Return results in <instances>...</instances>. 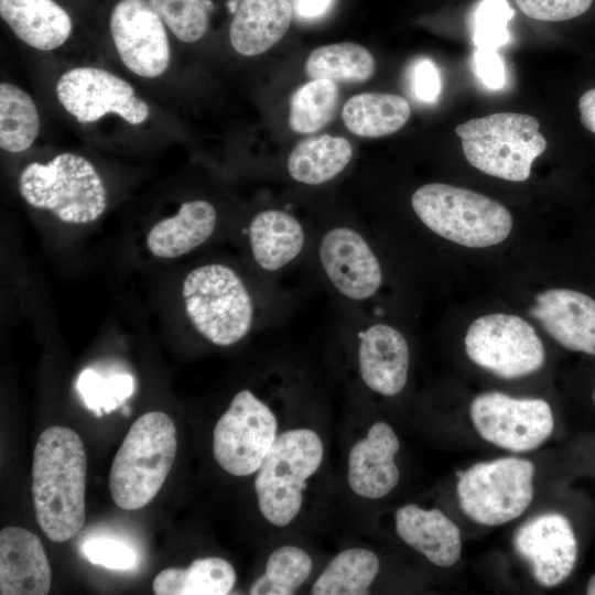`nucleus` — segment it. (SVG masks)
Masks as SVG:
<instances>
[{
	"instance_id": "1",
	"label": "nucleus",
	"mask_w": 595,
	"mask_h": 595,
	"mask_svg": "<svg viewBox=\"0 0 595 595\" xmlns=\"http://www.w3.org/2000/svg\"><path fill=\"white\" fill-rule=\"evenodd\" d=\"M86 452L80 436L53 425L33 453L32 497L40 528L53 542L78 533L85 521Z\"/></svg>"
},
{
	"instance_id": "2",
	"label": "nucleus",
	"mask_w": 595,
	"mask_h": 595,
	"mask_svg": "<svg viewBox=\"0 0 595 595\" xmlns=\"http://www.w3.org/2000/svg\"><path fill=\"white\" fill-rule=\"evenodd\" d=\"M177 450L171 418L151 411L129 429L112 461L109 490L116 505L137 510L148 505L164 484Z\"/></svg>"
},
{
	"instance_id": "3",
	"label": "nucleus",
	"mask_w": 595,
	"mask_h": 595,
	"mask_svg": "<svg viewBox=\"0 0 595 595\" xmlns=\"http://www.w3.org/2000/svg\"><path fill=\"white\" fill-rule=\"evenodd\" d=\"M182 298L191 325L213 345L231 346L255 325V296L240 274L225 263L192 269L184 278Z\"/></svg>"
},
{
	"instance_id": "4",
	"label": "nucleus",
	"mask_w": 595,
	"mask_h": 595,
	"mask_svg": "<svg viewBox=\"0 0 595 595\" xmlns=\"http://www.w3.org/2000/svg\"><path fill=\"white\" fill-rule=\"evenodd\" d=\"M22 198L67 224L96 221L107 208V190L95 165L85 156L63 152L52 160L32 162L18 180Z\"/></svg>"
},
{
	"instance_id": "5",
	"label": "nucleus",
	"mask_w": 595,
	"mask_h": 595,
	"mask_svg": "<svg viewBox=\"0 0 595 595\" xmlns=\"http://www.w3.org/2000/svg\"><path fill=\"white\" fill-rule=\"evenodd\" d=\"M422 224L457 245L486 248L504 241L512 228L509 210L477 192L444 183H429L411 197Z\"/></svg>"
},
{
	"instance_id": "6",
	"label": "nucleus",
	"mask_w": 595,
	"mask_h": 595,
	"mask_svg": "<svg viewBox=\"0 0 595 595\" xmlns=\"http://www.w3.org/2000/svg\"><path fill=\"white\" fill-rule=\"evenodd\" d=\"M539 127L530 115L496 112L463 122L455 132L470 165L490 176L523 182L534 159L547 149Z\"/></svg>"
},
{
	"instance_id": "7",
	"label": "nucleus",
	"mask_w": 595,
	"mask_h": 595,
	"mask_svg": "<svg viewBox=\"0 0 595 595\" xmlns=\"http://www.w3.org/2000/svg\"><path fill=\"white\" fill-rule=\"evenodd\" d=\"M323 456V442L313 430L292 429L277 436L255 479L258 507L268 522L285 527L294 520Z\"/></svg>"
},
{
	"instance_id": "8",
	"label": "nucleus",
	"mask_w": 595,
	"mask_h": 595,
	"mask_svg": "<svg viewBox=\"0 0 595 595\" xmlns=\"http://www.w3.org/2000/svg\"><path fill=\"white\" fill-rule=\"evenodd\" d=\"M534 465L519 457L479 462L457 474L462 511L483 526H500L519 516L533 498Z\"/></svg>"
},
{
	"instance_id": "9",
	"label": "nucleus",
	"mask_w": 595,
	"mask_h": 595,
	"mask_svg": "<svg viewBox=\"0 0 595 595\" xmlns=\"http://www.w3.org/2000/svg\"><path fill=\"white\" fill-rule=\"evenodd\" d=\"M465 350L477 366L504 379L528 376L545 359L534 328L512 314H488L475 320L465 335Z\"/></svg>"
},
{
	"instance_id": "10",
	"label": "nucleus",
	"mask_w": 595,
	"mask_h": 595,
	"mask_svg": "<svg viewBox=\"0 0 595 595\" xmlns=\"http://www.w3.org/2000/svg\"><path fill=\"white\" fill-rule=\"evenodd\" d=\"M274 413L248 389L236 393L213 433L216 462L234 476L256 473L278 434Z\"/></svg>"
},
{
	"instance_id": "11",
	"label": "nucleus",
	"mask_w": 595,
	"mask_h": 595,
	"mask_svg": "<svg viewBox=\"0 0 595 595\" xmlns=\"http://www.w3.org/2000/svg\"><path fill=\"white\" fill-rule=\"evenodd\" d=\"M55 93L65 111L82 123L116 115L131 126H140L151 115L149 104L129 82L101 67L65 71L56 82Z\"/></svg>"
},
{
	"instance_id": "12",
	"label": "nucleus",
	"mask_w": 595,
	"mask_h": 595,
	"mask_svg": "<svg viewBox=\"0 0 595 595\" xmlns=\"http://www.w3.org/2000/svg\"><path fill=\"white\" fill-rule=\"evenodd\" d=\"M469 415L477 433L487 442L511 452H529L551 435L554 418L543 399L513 398L499 391L476 396Z\"/></svg>"
},
{
	"instance_id": "13",
	"label": "nucleus",
	"mask_w": 595,
	"mask_h": 595,
	"mask_svg": "<svg viewBox=\"0 0 595 595\" xmlns=\"http://www.w3.org/2000/svg\"><path fill=\"white\" fill-rule=\"evenodd\" d=\"M109 32L119 60L136 76L154 79L169 69L167 28L149 0H119L110 13Z\"/></svg>"
},
{
	"instance_id": "14",
	"label": "nucleus",
	"mask_w": 595,
	"mask_h": 595,
	"mask_svg": "<svg viewBox=\"0 0 595 595\" xmlns=\"http://www.w3.org/2000/svg\"><path fill=\"white\" fill-rule=\"evenodd\" d=\"M316 253L324 278L342 298L360 304L379 292L381 263L358 229L346 225L326 229L317 240Z\"/></svg>"
},
{
	"instance_id": "15",
	"label": "nucleus",
	"mask_w": 595,
	"mask_h": 595,
	"mask_svg": "<svg viewBox=\"0 0 595 595\" xmlns=\"http://www.w3.org/2000/svg\"><path fill=\"white\" fill-rule=\"evenodd\" d=\"M516 552L544 587L564 582L577 558V540L569 519L559 512H545L523 523L513 539Z\"/></svg>"
},
{
	"instance_id": "16",
	"label": "nucleus",
	"mask_w": 595,
	"mask_h": 595,
	"mask_svg": "<svg viewBox=\"0 0 595 595\" xmlns=\"http://www.w3.org/2000/svg\"><path fill=\"white\" fill-rule=\"evenodd\" d=\"M529 313L563 347L595 355V300L571 289L536 295Z\"/></svg>"
},
{
	"instance_id": "17",
	"label": "nucleus",
	"mask_w": 595,
	"mask_h": 595,
	"mask_svg": "<svg viewBox=\"0 0 595 595\" xmlns=\"http://www.w3.org/2000/svg\"><path fill=\"white\" fill-rule=\"evenodd\" d=\"M359 375L372 391L391 397L404 388L410 353L404 336L386 323H372L358 332Z\"/></svg>"
},
{
	"instance_id": "18",
	"label": "nucleus",
	"mask_w": 595,
	"mask_h": 595,
	"mask_svg": "<svg viewBox=\"0 0 595 595\" xmlns=\"http://www.w3.org/2000/svg\"><path fill=\"white\" fill-rule=\"evenodd\" d=\"M399 448L393 429L387 422L374 423L366 437L357 441L349 451L347 482L350 489L369 499L388 495L400 478L394 461Z\"/></svg>"
},
{
	"instance_id": "19",
	"label": "nucleus",
	"mask_w": 595,
	"mask_h": 595,
	"mask_svg": "<svg viewBox=\"0 0 595 595\" xmlns=\"http://www.w3.org/2000/svg\"><path fill=\"white\" fill-rule=\"evenodd\" d=\"M51 566L41 540L31 531L7 527L0 532V594L45 595Z\"/></svg>"
},
{
	"instance_id": "20",
	"label": "nucleus",
	"mask_w": 595,
	"mask_h": 595,
	"mask_svg": "<svg viewBox=\"0 0 595 595\" xmlns=\"http://www.w3.org/2000/svg\"><path fill=\"white\" fill-rule=\"evenodd\" d=\"M247 240L256 267L270 274L284 270L303 255L309 234L291 213L269 208L251 218Z\"/></svg>"
},
{
	"instance_id": "21",
	"label": "nucleus",
	"mask_w": 595,
	"mask_h": 595,
	"mask_svg": "<svg viewBox=\"0 0 595 595\" xmlns=\"http://www.w3.org/2000/svg\"><path fill=\"white\" fill-rule=\"evenodd\" d=\"M394 519L401 540L434 565L450 567L459 560V528L440 509L408 504L396 511Z\"/></svg>"
},
{
	"instance_id": "22",
	"label": "nucleus",
	"mask_w": 595,
	"mask_h": 595,
	"mask_svg": "<svg viewBox=\"0 0 595 595\" xmlns=\"http://www.w3.org/2000/svg\"><path fill=\"white\" fill-rule=\"evenodd\" d=\"M0 15L21 42L40 52L60 48L73 32L68 12L54 0H0Z\"/></svg>"
},
{
	"instance_id": "23",
	"label": "nucleus",
	"mask_w": 595,
	"mask_h": 595,
	"mask_svg": "<svg viewBox=\"0 0 595 595\" xmlns=\"http://www.w3.org/2000/svg\"><path fill=\"white\" fill-rule=\"evenodd\" d=\"M293 15L289 0H242L230 22V44L242 56L260 55L286 34Z\"/></svg>"
},
{
	"instance_id": "24",
	"label": "nucleus",
	"mask_w": 595,
	"mask_h": 595,
	"mask_svg": "<svg viewBox=\"0 0 595 595\" xmlns=\"http://www.w3.org/2000/svg\"><path fill=\"white\" fill-rule=\"evenodd\" d=\"M217 221V210L209 202H184L175 215L152 226L147 235V247L154 257L177 258L206 242L216 230Z\"/></svg>"
},
{
	"instance_id": "25",
	"label": "nucleus",
	"mask_w": 595,
	"mask_h": 595,
	"mask_svg": "<svg viewBox=\"0 0 595 595\" xmlns=\"http://www.w3.org/2000/svg\"><path fill=\"white\" fill-rule=\"evenodd\" d=\"M353 158L350 142L342 137L322 134L299 142L286 161L288 174L306 185H320L336 177Z\"/></svg>"
},
{
	"instance_id": "26",
	"label": "nucleus",
	"mask_w": 595,
	"mask_h": 595,
	"mask_svg": "<svg viewBox=\"0 0 595 595\" xmlns=\"http://www.w3.org/2000/svg\"><path fill=\"white\" fill-rule=\"evenodd\" d=\"M409 101L388 93H363L344 105L342 118L346 128L364 138L385 137L400 130L409 120Z\"/></svg>"
},
{
	"instance_id": "27",
	"label": "nucleus",
	"mask_w": 595,
	"mask_h": 595,
	"mask_svg": "<svg viewBox=\"0 0 595 595\" xmlns=\"http://www.w3.org/2000/svg\"><path fill=\"white\" fill-rule=\"evenodd\" d=\"M236 582L232 565L217 556L194 560L187 569L170 567L153 580L156 595H225Z\"/></svg>"
},
{
	"instance_id": "28",
	"label": "nucleus",
	"mask_w": 595,
	"mask_h": 595,
	"mask_svg": "<svg viewBox=\"0 0 595 595\" xmlns=\"http://www.w3.org/2000/svg\"><path fill=\"white\" fill-rule=\"evenodd\" d=\"M379 559L370 550L349 548L338 553L314 582V595H364L379 572Z\"/></svg>"
},
{
	"instance_id": "29",
	"label": "nucleus",
	"mask_w": 595,
	"mask_h": 595,
	"mask_svg": "<svg viewBox=\"0 0 595 595\" xmlns=\"http://www.w3.org/2000/svg\"><path fill=\"white\" fill-rule=\"evenodd\" d=\"M41 128L37 107L28 91L15 84H0V147L9 153L31 148Z\"/></svg>"
},
{
	"instance_id": "30",
	"label": "nucleus",
	"mask_w": 595,
	"mask_h": 595,
	"mask_svg": "<svg viewBox=\"0 0 595 595\" xmlns=\"http://www.w3.org/2000/svg\"><path fill=\"white\" fill-rule=\"evenodd\" d=\"M376 62L364 46L342 42L315 48L309 55L305 71L312 79L360 83L375 73Z\"/></svg>"
},
{
	"instance_id": "31",
	"label": "nucleus",
	"mask_w": 595,
	"mask_h": 595,
	"mask_svg": "<svg viewBox=\"0 0 595 595\" xmlns=\"http://www.w3.org/2000/svg\"><path fill=\"white\" fill-rule=\"evenodd\" d=\"M339 102L335 82L312 79L300 86L290 101L289 125L298 133H313L334 117Z\"/></svg>"
},
{
	"instance_id": "32",
	"label": "nucleus",
	"mask_w": 595,
	"mask_h": 595,
	"mask_svg": "<svg viewBox=\"0 0 595 595\" xmlns=\"http://www.w3.org/2000/svg\"><path fill=\"white\" fill-rule=\"evenodd\" d=\"M310 555L299 547L283 545L268 558L264 574L250 586L252 595H291L309 578Z\"/></svg>"
},
{
	"instance_id": "33",
	"label": "nucleus",
	"mask_w": 595,
	"mask_h": 595,
	"mask_svg": "<svg viewBox=\"0 0 595 595\" xmlns=\"http://www.w3.org/2000/svg\"><path fill=\"white\" fill-rule=\"evenodd\" d=\"M167 30L183 43L199 41L209 26L210 0H149Z\"/></svg>"
},
{
	"instance_id": "34",
	"label": "nucleus",
	"mask_w": 595,
	"mask_h": 595,
	"mask_svg": "<svg viewBox=\"0 0 595 595\" xmlns=\"http://www.w3.org/2000/svg\"><path fill=\"white\" fill-rule=\"evenodd\" d=\"M76 388L86 407L101 415L109 413L129 398L134 389V381L130 375H112L102 377L93 369L80 372Z\"/></svg>"
},
{
	"instance_id": "35",
	"label": "nucleus",
	"mask_w": 595,
	"mask_h": 595,
	"mask_svg": "<svg viewBox=\"0 0 595 595\" xmlns=\"http://www.w3.org/2000/svg\"><path fill=\"white\" fill-rule=\"evenodd\" d=\"M513 14L506 0H483L474 18V44L477 48H494L509 41L508 22Z\"/></svg>"
},
{
	"instance_id": "36",
	"label": "nucleus",
	"mask_w": 595,
	"mask_h": 595,
	"mask_svg": "<svg viewBox=\"0 0 595 595\" xmlns=\"http://www.w3.org/2000/svg\"><path fill=\"white\" fill-rule=\"evenodd\" d=\"M82 551L93 564L116 571L130 570L138 560L130 545L110 538H91L83 544Z\"/></svg>"
},
{
	"instance_id": "37",
	"label": "nucleus",
	"mask_w": 595,
	"mask_h": 595,
	"mask_svg": "<svg viewBox=\"0 0 595 595\" xmlns=\"http://www.w3.org/2000/svg\"><path fill=\"white\" fill-rule=\"evenodd\" d=\"M527 17L547 22H560L585 13L593 0H515Z\"/></svg>"
},
{
	"instance_id": "38",
	"label": "nucleus",
	"mask_w": 595,
	"mask_h": 595,
	"mask_svg": "<svg viewBox=\"0 0 595 595\" xmlns=\"http://www.w3.org/2000/svg\"><path fill=\"white\" fill-rule=\"evenodd\" d=\"M410 83L414 97L426 104L434 102L441 93L439 69L429 58H420L413 63Z\"/></svg>"
},
{
	"instance_id": "39",
	"label": "nucleus",
	"mask_w": 595,
	"mask_h": 595,
	"mask_svg": "<svg viewBox=\"0 0 595 595\" xmlns=\"http://www.w3.org/2000/svg\"><path fill=\"white\" fill-rule=\"evenodd\" d=\"M475 72L485 86L491 89L504 87L505 66L494 48H477L474 54Z\"/></svg>"
},
{
	"instance_id": "40",
	"label": "nucleus",
	"mask_w": 595,
	"mask_h": 595,
	"mask_svg": "<svg viewBox=\"0 0 595 595\" xmlns=\"http://www.w3.org/2000/svg\"><path fill=\"white\" fill-rule=\"evenodd\" d=\"M291 4L298 19L314 21L331 11L334 0H292Z\"/></svg>"
},
{
	"instance_id": "41",
	"label": "nucleus",
	"mask_w": 595,
	"mask_h": 595,
	"mask_svg": "<svg viewBox=\"0 0 595 595\" xmlns=\"http://www.w3.org/2000/svg\"><path fill=\"white\" fill-rule=\"evenodd\" d=\"M581 122L591 132L595 133V88L585 91L578 101Z\"/></svg>"
},
{
	"instance_id": "42",
	"label": "nucleus",
	"mask_w": 595,
	"mask_h": 595,
	"mask_svg": "<svg viewBox=\"0 0 595 595\" xmlns=\"http://www.w3.org/2000/svg\"><path fill=\"white\" fill-rule=\"evenodd\" d=\"M586 593L588 595H595V574L591 576L587 583Z\"/></svg>"
},
{
	"instance_id": "43",
	"label": "nucleus",
	"mask_w": 595,
	"mask_h": 595,
	"mask_svg": "<svg viewBox=\"0 0 595 595\" xmlns=\"http://www.w3.org/2000/svg\"><path fill=\"white\" fill-rule=\"evenodd\" d=\"M593 401H594V403H595V390H594V392H593Z\"/></svg>"
}]
</instances>
